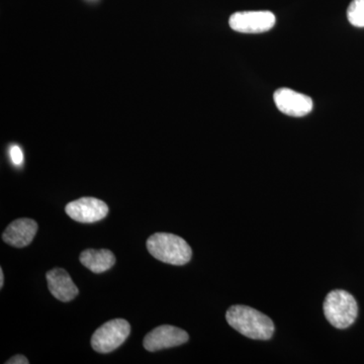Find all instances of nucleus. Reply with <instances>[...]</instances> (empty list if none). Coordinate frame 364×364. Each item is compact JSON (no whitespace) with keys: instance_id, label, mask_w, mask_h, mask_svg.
<instances>
[{"instance_id":"obj_1","label":"nucleus","mask_w":364,"mask_h":364,"mask_svg":"<svg viewBox=\"0 0 364 364\" xmlns=\"http://www.w3.org/2000/svg\"><path fill=\"white\" fill-rule=\"evenodd\" d=\"M228 324L248 338L269 340L274 333V324L267 315L247 306H232L227 311Z\"/></svg>"},{"instance_id":"obj_2","label":"nucleus","mask_w":364,"mask_h":364,"mask_svg":"<svg viewBox=\"0 0 364 364\" xmlns=\"http://www.w3.org/2000/svg\"><path fill=\"white\" fill-rule=\"evenodd\" d=\"M147 249L156 259L172 265H184L193 256L188 242L177 235L156 233L147 240Z\"/></svg>"},{"instance_id":"obj_3","label":"nucleus","mask_w":364,"mask_h":364,"mask_svg":"<svg viewBox=\"0 0 364 364\" xmlns=\"http://www.w3.org/2000/svg\"><path fill=\"white\" fill-rule=\"evenodd\" d=\"M323 308L328 322L337 329L350 327L358 318V303L352 294L343 289H335L328 294Z\"/></svg>"},{"instance_id":"obj_4","label":"nucleus","mask_w":364,"mask_h":364,"mask_svg":"<svg viewBox=\"0 0 364 364\" xmlns=\"http://www.w3.org/2000/svg\"><path fill=\"white\" fill-rule=\"evenodd\" d=\"M131 326L124 318H114L105 323L93 333L91 347L100 353H109L116 350L128 339Z\"/></svg>"},{"instance_id":"obj_5","label":"nucleus","mask_w":364,"mask_h":364,"mask_svg":"<svg viewBox=\"0 0 364 364\" xmlns=\"http://www.w3.org/2000/svg\"><path fill=\"white\" fill-rule=\"evenodd\" d=\"M229 25L239 33H265L274 26L275 16L267 11H240L230 16Z\"/></svg>"},{"instance_id":"obj_6","label":"nucleus","mask_w":364,"mask_h":364,"mask_svg":"<svg viewBox=\"0 0 364 364\" xmlns=\"http://www.w3.org/2000/svg\"><path fill=\"white\" fill-rule=\"evenodd\" d=\"M188 339V332L181 328L163 325L148 333L144 338L143 345L146 350L155 352L179 346L186 343Z\"/></svg>"},{"instance_id":"obj_7","label":"nucleus","mask_w":364,"mask_h":364,"mask_svg":"<svg viewBox=\"0 0 364 364\" xmlns=\"http://www.w3.org/2000/svg\"><path fill=\"white\" fill-rule=\"evenodd\" d=\"M66 214L78 223L91 224L102 221L109 214L107 203L95 198H81L69 203L65 208Z\"/></svg>"},{"instance_id":"obj_8","label":"nucleus","mask_w":364,"mask_h":364,"mask_svg":"<svg viewBox=\"0 0 364 364\" xmlns=\"http://www.w3.org/2000/svg\"><path fill=\"white\" fill-rule=\"evenodd\" d=\"M277 109L287 116L304 117L313 109L312 98L289 88H279L273 95Z\"/></svg>"},{"instance_id":"obj_9","label":"nucleus","mask_w":364,"mask_h":364,"mask_svg":"<svg viewBox=\"0 0 364 364\" xmlns=\"http://www.w3.org/2000/svg\"><path fill=\"white\" fill-rule=\"evenodd\" d=\"M38 231V224L32 219H18L7 226L2 240L9 245L23 248L30 245Z\"/></svg>"},{"instance_id":"obj_10","label":"nucleus","mask_w":364,"mask_h":364,"mask_svg":"<svg viewBox=\"0 0 364 364\" xmlns=\"http://www.w3.org/2000/svg\"><path fill=\"white\" fill-rule=\"evenodd\" d=\"M46 277H47L50 293L59 301L67 303L77 296L78 287L63 268H54L50 270L47 272Z\"/></svg>"},{"instance_id":"obj_11","label":"nucleus","mask_w":364,"mask_h":364,"mask_svg":"<svg viewBox=\"0 0 364 364\" xmlns=\"http://www.w3.org/2000/svg\"><path fill=\"white\" fill-rule=\"evenodd\" d=\"M79 260L90 272L95 273H102L107 272L114 267L116 263V257L112 251L107 249H86L79 256Z\"/></svg>"},{"instance_id":"obj_12","label":"nucleus","mask_w":364,"mask_h":364,"mask_svg":"<svg viewBox=\"0 0 364 364\" xmlns=\"http://www.w3.org/2000/svg\"><path fill=\"white\" fill-rule=\"evenodd\" d=\"M347 18L352 26L364 28V0H352Z\"/></svg>"},{"instance_id":"obj_13","label":"nucleus","mask_w":364,"mask_h":364,"mask_svg":"<svg viewBox=\"0 0 364 364\" xmlns=\"http://www.w3.org/2000/svg\"><path fill=\"white\" fill-rule=\"evenodd\" d=\"M11 160L16 165H21L23 163V151L18 146L14 145L11 149Z\"/></svg>"},{"instance_id":"obj_14","label":"nucleus","mask_w":364,"mask_h":364,"mask_svg":"<svg viewBox=\"0 0 364 364\" xmlns=\"http://www.w3.org/2000/svg\"><path fill=\"white\" fill-rule=\"evenodd\" d=\"M6 364H28L30 361L28 360V358L23 355H16L14 356L13 358L9 359V361H6Z\"/></svg>"},{"instance_id":"obj_15","label":"nucleus","mask_w":364,"mask_h":364,"mask_svg":"<svg viewBox=\"0 0 364 364\" xmlns=\"http://www.w3.org/2000/svg\"><path fill=\"white\" fill-rule=\"evenodd\" d=\"M4 270H2V268H0V289H2V287H4Z\"/></svg>"}]
</instances>
